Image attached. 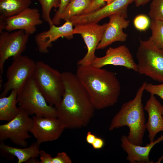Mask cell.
Masks as SVG:
<instances>
[{
  "label": "cell",
  "mask_w": 163,
  "mask_h": 163,
  "mask_svg": "<svg viewBox=\"0 0 163 163\" xmlns=\"http://www.w3.org/2000/svg\"><path fill=\"white\" fill-rule=\"evenodd\" d=\"M62 75L64 92L60 102L54 106L57 118L65 128L85 127L93 117L95 109L75 74L65 72Z\"/></svg>",
  "instance_id": "cell-1"
},
{
  "label": "cell",
  "mask_w": 163,
  "mask_h": 163,
  "mask_svg": "<svg viewBox=\"0 0 163 163\" xmlns=\"http://www.w3.org/2000/svg\"><path fill=\"white\" fill-rule=\"evenodd\" d=\"M77 66L75 75L95 109H104L116 104L121 87L114 72L91 65Z\"/></svg>",
  "instance_id": "cell-2"
},
{
  "label": "cell",
  "mask_w": 163,
  "mask_h": 163,
  "mask_svg": "<svg viewBox=\"0 0 163 163\" xmlns=\"http://www.w3.org/2000/svg\"><path fill=\"white\" fill-rule=\"evenodd\" d=\"M144 82L137 90L134 98L124 103L112 118L108 130L127 126L129 130L127 136L132 143L141 145L146 130L144 107L142 97L146 83Z\"/></svg>",
  "instance_id": "cell-3"
},
{
  "label": "cell",
  "mask_w": 163,
  "mask_h": 163,
  "mask_svg": "<svg viewBox=\"0 0 163 163\" xmlns=\"http://www.w3.org/2000/svg\"><path fill=\"white\" fill-rule=\"evenodd\" d=\"M32 77L50 105L55 106L60 102L64 92L62 73L44 62L38 61Z\"/></svg>",
  "instance_id": "cell-4"
},
{
  "label": "cell",
  "mask_w": 163,
  "mask_h": 163,
  "mask_svg": "<svg viewBox=\"0 0 163 163\" xmlns=\"http://www.w3.org/2000/svg\"><path fill=\"white\" fill-rule=\"evenodd\" d=\"M17 100L19 107L29 115L57 118L55 107L50 105L37 87L32 77L18 91Z\"/></svg>",
  "instance_id": "cell-5"
},
{
  "label": "cell",
  "mask_w": 163,
  "mask_h": 163,
  "mask_svg": "<svg viewBox=\"0 0 163 163\" xmlns=\"http://www.w3.org/2000/svg\"><path fill=\"white\" fill-rule=\"evenodd\" d=\"M136 56L137 72L163 83V50L149 40H140Z\"/></svg>",
  "instance_id": "cell-6"
},
{
  "label": "cell",
  "mask_w": 163,
  "mask_h": 163,
  "mask_svg": "<svg viewBox=\"0 0 163 163\" xmlns=\"http://www.w3.org/2000/svg\"><path fill=\"white\" fill-rule=\"evenodd\" d=\"M17 115L8 123L0 125V141L9 139L15 144L26 147V140L31 137L29 134L32 128L33 121L29 115L20 107Z\"/></svg>",
  "instance_id": "cell-7"
},
{
  "label": "cell",
  "mask_w": 163,
  "mask_h": 163,
  "mask_svg": "<svg viewBox=\"0 0 163 163\" xmlns=\"http://www.w3.org/2000/svg\"><path fill=\"white\" fill-rule=\"evenodd\" d=\"M13 61L6 72L7 81L0 97L6 96L12 90L18 91L32 77L36 62L27 56L20 55L13 59Z\"/></svg>",
  "instance_id": "cell-8"
},
{
  "label": "cell",
  "mask_w": 163,
  "mask_h": 163,
  "mask_svg": "<svg viewBox=\"0 0 163 163\" xmlns=\"http://www.w3.org/2000/svg\"><path fill=\"white\" fill-rule=\"evenodd\" d=\"M0 72H3L6 61L22 55L25 50L30 36L22 30L12 32H0Z\"/></svg>",
  "instance_id": "cell-9"
},
{
  "label": "cell",
  "mask_w": 163,
  "mask_h": 163,
  "mask_svg": "<svg viewBox=\"0 0 163 163\" xmlns=\"http://www.w3.org/2000/svg\"><path fill=\"white\" fill-rule=\"evenodd\" d=\"M107 23L101 25L97 24H88L75 26L73 34L81 35L87 48L85 56L77 62V65H91L96 57L95 53L101 41Z\"/></svg>",
  "instance_id": "cell-10"
},
{
  "label": "cell",
  "mask_w": 163,
  "mask_h": 163,
  "mask_svg": "<svg viewBox=\"0 0 163 163\" xmlns=\"http://www.w3.org/2000/svg\"><path fill=\"white\" fill-rule=\"evenodd\" d=\"M42 23L39 10L28 8L17 14L0 20V32L4 29L8 32L22 30L30 35L36 31L37 26Z\"/></svg>",
  "instance_id": "cell-11"
},
{
  "label": "cell",
  "mask_w": 163,
  "mask_h": 163,
  "mask_svg": "<svg viewBox=\"0 0 163 163\" xmlns=\"http://www.w3.org/2000/svg\"><path fill=\"white\" fill-rule=\"evenodd\" d=\"M135 0H117L98 9L85 14L73 16L69 20L75 26L88 24H97L101 20L113 14H118L126 18L128 5Z\"/></svg>",
  "instance_id": "cell-12"
},
{
  "label": "cell",
  "mask_w": 163,
  "mask_h": 163,
  "mask_svg": "<svg viewBox=\"0 0 163 163\" xmlns=\"http://www.w3.org/2000/svg\"><path fill=\"white\" fill-rule=\"evenodd\" d=\"M30 133L40 144L58 139L65 129L57 118L33 116Z\"/></svg>",
  "instance_id": "cell-13"
},
{
  "label": "cell",
  "mask_w": 163,
  "mask_h": 163,
  "mask_svg": "<svg viewBox=\"0 0 163 163\" xmlns=\"http://www.w3.org/2000/svg\"><path fill=\"white\" fill-rule=\"evenodd\" d=\"M91 65L100 68L107 65L120 66L137 72V64L129 49L125 45L109 47L104 56L96 57Z\"/></svg>",
  "instance_id": "cell-14"
},
{
  "label": "cell",
  "mask_w": 163,
  "mask_h": 163,
  "mask_svg": "<svg viewBox=\"0 0 163 163\" xmlns=\"http://www.w3.org/2000/svg\"><path fill=\"white\" fill-rule=\"evenodd\" d=\"M73 26L71 21L67 20L59 27L53 24L49 25L48 30L37 34L35 37V40L39 52L47 53L52 43L61 37H64L68 39L72 38L74 34Z\"/></svg>",
  "instance_id": "cell-15"
},
{
  "label": "cell",
  "mask_w": 163,
  "mask_h": 163,
  "mask_svg": "<svg viewBox=\"0 0 163 163\" xmlns=\"http://www.w3.org/2000/svg\"><path fill=\"white\" fill-rule=\"evenodd\" d=\"M109 21L104 31L97 49H103L116 41L124 42L127 35L123 31L129 25V21L120 14L109 17Z\"/></svg>",
  "instance_id": "cell-16"
},
{
  "label": "cell",
  "mask_w": 163,
  "mask_h": 163,
  "mask_svg": "<svg viewBox=\"0 0 163 163\" xmlns=\"http://www.w3.org/2000/svg\"><path fill=\"white\" fill-rule=\"evenodd\" d=\"M144 109L148 113V119L145 123L146 129L149 132L150 142H153L156 135L163 131V106L156 98L155 95L150 94Z\"/></svg>",
  "instance_id": "cell-17"
},
{
  "label": "cell",
  "mask_w": 163,
  "mask_h": 163,
  "mask_svg": "<svg viewBox=\"0 0 163 163\" xmlns=\"http://www.w3.org/2000/svg\"><path fill=\"white\" fill-rule=\"evenodd\" d=\"M162 141L163 135H161L156 140L143 146L130 142L126 136L123 135L120 138L121 147L126 153V160L130 163H153L149 159L150 152L154 145Z\"/></svg>",
  "instance_id": "cell-18"
},
{
  "label": "cell",
  "mask_w": 163,
  "mask_h": 163,
  "mask_svg": "<svg viewBox=\"0 0 163 163\" xmlns=\"http://www.w3.org/2000/svg\"><path fill=\"white\" fill-rule=\"evenodd\" d=\"M40 145L36 141L28 147L19 148L7 145L4 142H1L0 153L3 156L11 159L16 157L18 163L26 162L30 159L39 156Z\"/></svg>",
  "instance_id": "cell-19"
},
{
  "label": "cell",
  "mask_w": 163,
  "mask_h": 163,
  "mask_svg": "<svg viewBox=\"0 0 163 163\" xmlns=\"http://www.w3.org/2000/svg\"><path fill=\"white\" fill-rule=\"evenodd\" d=\"M17 91L12 90L8 96L0 97V120L9 121L18 113L19 108L17 107Z\"/></svg>",
  "instance_id": "cell-20"
},
{
  "label": "cell",
  "mask_w": 163,
  "mask_h": 163,
  "mask_svg": "<svg viewBox=\"0 0 163 163\" xmlns=\"http://www.w3.org/2000/svg\"><path fill=\"white\" fill-rule=\"evenodd\" d=\"M31 0H0V20L17 14L29 8Z\"/></svg>",
  "instance_id": "cell-21"
},
{
  "label": "cell",
  "mask_w": 163,
  "mask_h": 163,
  "mask_svg": "<svg viewBox=\"0 0 163 163\" xmlns=\"http://www.w3.org/2000/svg\"><path fill=\"white\" fill-rule=\"evenodd\" d=\"M91 2L88 0H71L61 15V20L67 21L73 16L81 14Z\"/></svg>",
  "instance_id": "cell-22"
},
{
  "label": "cell",
  "mask_w": 163,
  "mask_h": 163,
  "mask_svg": "<svg viewBox=\"0 0 163 163\" xmlns=\"http://www.w3.org/2000/svg\"><path fill=\"white\" fill-rule=\"evenodd\" d=\"M149 27L152 34L149 40L163 50V21L151 19Z\"/></svg>",
  "instance_id": "cell-23"
},
{
  "label": "cell",
  "mask_w": 163,
  "mask_h": 163,
  "mask_svg": "<svg viewBox=\"0 0 163 163\" xmlns=\"http://www.w3.org/2000/svg\"><path fill=\"white\" fill-rule=\"evenodd\" d=\"M41 6L42 17L43 19L47 22L49 25L53 24L50 14L53 8H58L60 0H38Z\"/></svg>",
  "instance_id": "cell-24"
},
{
  "label": "cell",
  "mask_w": 163,
  "mask_h": 163,
  "mask_svg": "<svg viewBox=\"0 0 163 163\" xmlns=\"http://www.w3.org/2000/svg\"><path fill=\"white\" fill-rule=\"evenodd\" d=\"M150 4L149 15L151 19L163 21V0H152Z\"/></svg>",
  "instance_id": "cell-25"
},
{
  "label": "cell",
  "mask_w": 163,
  "mask_h": 163,
  "mask_svg": "<svg viewBox=\"0 0 163 163\" xmlns=\"http://www.w3.org/2000/svg\"><path fill=\"white\" fill-rule=\"evenodd\" d=\"M150 23L149 18L143 14L137 15L133 21V24L135 27L141 31L146 30L150 26Z\"/></svg>",
  "instance_id": "cell-26"
},
{
  "label": "cell",
  "mask_w": 163,
  "mask_h": 163,
  "mask_svg": "<svg viewBox=\"0 0 163 163\" xmlns=\"http://www.w3.org/2000/svg\"><path fill=\"white\" fill-rule=\"evenodd\" d=\"M58 10L52 19V23L54 25L60 24L61 19L60 17L71 0H60Z\"/></svg>",
  "instance_id": "cell-27"
},
{
  "label": "cell",
  "mask_w": 163,
  "mask_h": 163,
  "mask_svg": "<svg viewBox=\"0 0 163 163\" xmlns=\"http://www.w3.org/2000/svg\"><path fill=\"white\" fill-rule=\"evenodd\" d=\"M145 90L150 94L158 96L163 100V83L159 85H153L146 83Z\"/></svg>",
  "instance_id": "cell-28"
},
{
  "label": "cell",
  "mask_w": 163,
  "mask_h": 163,
  "mask_svg": "<svg viewBox=\"0 0 163 163\" xmlns=\"http://www.w3.org/2000/svg\"><path fill=\"white\" fill-rule=\"evenodd\" d=\"M105 0H94L81 14H86L93 12L105 6L106 5Z\"/></svg>",
  "instance_id": "cell-29"
},
{
  "label": "cell",
  "mask_w": 163,
  "mask_h": 163,
  "mask_svg": "<svg viewBox=\"0 0 163 163\" xmlns=\"http://www.w3.org/2000/svg\"><path fill=\"white\" fill-rule=\"evenodd\" d=\"M72 161L69 156L65 152L58 153L56 155L53 157L52 163H71Z\"/></svg>",
  "instance_id": "cell-30"
},
{
  "label": "cell",
  "mask_w": 163,
  "mask_h": 163,
  "mask_svg": "<svg viewBox=\"0 0 163 163\" xmlns=\"http://www.w3.org/2000/svg\"><path fill=\"white\" fill-rule=\"evenodd\" d=\"M39 156L40 159V163H52L53 157L51 155L44 151L40 150Z\"/></svg>",
  "instance_id": "cell-31"
},
{
  "label": "cell",
  "mask_w": 163,
  "mask_h": 163,
  "mask_svg": "<svg viewBox=\"0 0 163 163\" xmlns=\"http://www.w3.org/2000/svg\"><path fill=\"white\" fill-rule=\"evenodd\" d=\"M105 144L104 140L102 138L97 136L95 140L91 145L93 149L99 150L103 147Z\"/></svg>",
  "instance_id": "cell-32"
},
{
  "label": "cell",
  "mask_w": 163,
  "mask_h": 163,
  "mask_svg": "<svg viewBox=\"0 0 163 163\" xmlns=\"http://www.w3.org/2000/svg\"><path fill=\"white\" fill-rule=\"evenodd\" d=\"M97 136L91 132L88 131L86 135L85 139L86 142L91 145L95 140Z\"/></svg>",
  "instance_id": "cell-33"
},
{
  "label": "cell",
  "mask_w": 163,
  "mask_h": 163,
  "mask_svg": "<svg viewBox=\"0 0 163 163\" xmlns=\"http://www.w3.org/2000/svg\"><path fill=\"white\" fill-rule=\"evenodd\" d=\"M151 0H135L134 2L136 6L138 7L143 5Z\"/></svg>",
  "instance_id": "cell-34"
},
{
  "label": "cell",
  "mask_w": 163,
  "mask_h": 163,
  "mask_svg": "<svg viewBox=\"0 0 163 163\" xmlns=\"http://www.w3.org/2000/svg\"><path fill=\"white\" fill-rule=\"evenodd\" d=\"M40 161L37 160L36 158H31L29 160L26 162L33 163H40Z\"/></svg>",
  "instance_id": "cell-35"
},
{
  "label": "cell",
  "mask_w": 163,
  "mask_h": 163,
  "mask_svg": "<svg viewBox=\"0 0 163 163\" xmlns=\"http://www.w3.org/2000/svg\"><path fill=\"white\" fill-rule=\"evenodd\" d=\"M162 116H163V114H162ZM163 160V154L160 157L158 158V160L156 162H155V163H160L161 162V161Z\"/></svg>",
  "instance_id": "cell-36"
},
{
  "label": "cell",
  "mask_w": 163,
  "mask_h": 163,
  "mask_svg": "<svg viewBox=\"0 0 163 163\" xmlns=\"http://www.w3.org/2000/svg\"><path fill=\"white\" fill-rule=\"evenodd\" d=\"M117 0H105V2L106 4H109Z\"/></svg>",
  "instance_id": "cell-37"
},
{
  "label": "cell",
  "mask_w": 163,
  "mask_h": 163,
  "mask_svg": "<svg viewBox=\"0 0 163 163\" xmlns=\"http://www.w3.org/2000/svg\"><path fill=\"white\" fill-rule=\"evenodd\" d=\"M89 0L91 2L92 1H93L94 0Z\"/></svg>",
  "instance_id": "cell-38"
},
{
  "label": "cell",
  "mask_w": 163,
  "mask_h": 163,
  "mask_svg": "<svg viewBox=\"0 0 163 163\" xmlns=\"http://www.w3.org/2000/svg\"></svg>",
  "instance_id": "cell-39"
}]
</instances>
